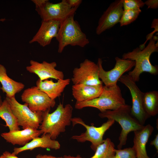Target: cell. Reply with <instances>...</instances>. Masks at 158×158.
I'll return each instance as SVG.
<instances>
[{
	"label": "cell",
	"mask_w": 158,
	"mask_h": 158,
	"mask_svg": "<svg viewBox=\"0 0 158 158\" xmlns=\"http://www.w3.org/2000/svg\"><path fill=\"white\" fill-rule=\"evenodd\" d=\"M115 152L112 158H136L135 151L133 147L123 149H115Z\"/></svg>",
	"instance_id": "484cf974"
},
{
	"label": "cell",
	"mask_w": 158,
	"mask_h": 158,
	"mask_svg": "<svg viewBox=\"0 0 158 158\" xmlns=\"http://www.w3.org/2000/svg\"><path fill=\"white\" fill-rule=\"evenodd\" d=\"M141 12L140 8L124 10L119 22L120 26L127 25L134 22L138 18Z\"/></svg>",
	"instance_id": "d4e9b609"
},
{
	"label": "cell",
	"mask_w": 158,
	"mask_h": 158,
	"mask_svg": "<svg viewBox=\"0 0 158 158\" xmlns=\"http://www.w3.org/2000/svg\"><path fill=\"white\" fill-rule=\"evenodd\" d=\"M36 158H64L63 157H56L51 155L39 154L36 156Z\"/></svg>",
	"instance_id": "836d02e7"
},
{
	"label": "cell",
	"mask_w": 158,
	"mask_h": 158,
	"mask_svg": "<svg viewBox=\"0 0 158 158\" xmlns=\"http://www.w3.org/2000/svg\"><path fill=\"white\" fill-rule=\"evenodd\" d=\"M71 121L73 126L77 124H80L86 129L85 132L79 135H74L71 138L80 142H84L87 141L90 142L91 143L90 147L94 151L97 147L103 142V137L105 132L115 122L113 120L108 119L101 126L96 127L86 124L80 117L72 118Z\"/></svg>",
	"instance_id": "8992f818"
},
{
	"label": "cell",
	"mask_w": 158,
	"mask_h": 158,
	"mask_svg": "<svg viewBox=\"0 0 158 158\" xmlns=\"http://www.w3.org/2000/svg\"><path fill=\"white\" fill-rule=\"evenodd\" d=\"M73 107L70 104L64 106L60 102L56 110L50 113V110L43 112L42 120L39 127L42 134H49L56 140L59 135L66 131L71 122Z\"/></svg>",
	"instance_id": "6da1fadb"
},
{
	"label": "cell",
	"mask_w": 158,
	"mask_h": 158,
	"mask_svg": "<svg viewBox=\"0 0 158 158\" xmlns=\"http://www.w3.org/2000/svg\"><path fill=\"white\" fill-rule=\"evenodd\" d=\"M131 106L126 104L124 106L114 110H107L98 114L101 118H106L118 122L121 127L119 137L118 149H121L126 143L128 134L131 132L142 129L144 126L141 125L131 115Z\"/></svg>",
	"instance_id": "5b68a950"
},
{
	"label": "cell",
	"mask_w": 158,
	"mask_h": 158,
	"mask_svg": "<svg viewBox=\"0 0 158 158\" xmlns=\"http://www.w3.org/2000/svg\"><path fill=\"white\" fill-rule=\"evenodd\" d=\"M124 10H128L140 8L145 5L141 0H123Z\"/></svg>",
	"instance_id": "4316f807"
},
{
	"label": "cell",
	"mask_w": 158,
	"mask_h": 158,
	"mask_svg": "<svg viewBox=\"0 0 158 158\" xmlns=\"http://www.w3.org/2000/svg\"><path fill=\"white\" fill-rule=\"evenodd\" d=\"M0 88L5 93L6 97L10 98L15 97L16 94L24 88L25 85L22 83L15 81L7 75L6 69L3 65L0 64Z\"/></svg>",
	"instance_id": "44dd1931"
},
{
	"label": "cell",
	"mask_w": 158,
	"mask_h": 158,
	"mask_svg": "<svg viewBox=\"0 0 158 158\" xmlns=\"http://www.w3.org/2000/svg\"><path fill=\"white\" fill-rule=\"evenodd\" d=\"M0 158H19L16 155L13 154L8 151H5L0 156Z\"/></svg>",
	"instance_id": "4dcf8cb0"
},
{
	"label": "cell",
	"mask_w": 158,
	"mask_h": 158,
	"mask_svg": "<svg viewBox=\"0 0 158 158\" xmlns=\"http://www.w3.org/2000/svg\"><path fill=\"white\" fill-rule=\"evenodd\" d=\"M71 16L61 22L56 38L58 42V52L61 53L67 46L84 47L89 43L86 34L82 30L78 22Z\"/></svg>",
	"instance_id": "277c9868"
},
{
	"label": "cell",
	"mask_w": 158,
	"mask_h": 158,
	"mask_svg": "<svg viewBox=\"0 0 158 158\" xmlns=\"http://www.w3.org/2000/svg\"><path fill=\"white\" fill-rule=\"evenodd\" d=\"M21 97L22 101L34 112H44L50 110L56 104L55 100L51 99L36 86L25 90Z\"/></svg>",
	"instance_id": "8fae6325"
},
{
	"label": "cell",
	"mask_w": 158,
	"mask_h": 158,
	"mask_svg": "<svg viewBox=\"0 0 158 158\" xmlns=\"http://www.w3.org/2000/svg\"><path fill=\"white\" fill-rule=\"evenodd\" d=\"M121 89L117 85L112 86H103L102 93L98 97L82 102H77L75 109H80L86 107L96 108L100 112L107 110H114L126 105Z\"/></svg>",
	"instance_id": "3957f363"
},
{
	"label": "cell",
	"mask_w": 158,
	"mask_h": 158,
	"mask_svg": "<svg viewBox=\"0 0 158 158\" xmlns=\"http://www.w3.org/2000/svg\"><path fill=\"white\" fill-rule=\"evenodd\" d=\"M143 106L150 117L156 115L158 113V92L154 90L145 93Z\"/></svg>",
	"instance_id": "603a6c76"
},
{
	"label": "cell",
	"mask_w": 158,
	"mask_h": 158,
	"mask_svg": "<svg viewBox=\"0 0 158 158\" xmlns=\"http://www.w3.org/2000/svg\"><path fill=\"white\" fill-rule=\"evenodd\" d=\"M66 0L68 5L72 8H78L82 1L81 0Z\"/></svg>",
	"instance_id": "f546056e"
},
{
	"label": "cell",
	"mask_w": 158,
	"mask_h": 158,
	"mask_svg": "<svg viewBox=\"0 0 158 158\" xmlns=\"http://www.w3.org/2000/svg\"><path fill=\"white\" fill-rule=\"evenodd\" d=\"M30 65L26 67V70L29 72L37 75L39 79L43 81L51 78L57 80L64 79L63 72L56 70L55 62L49 63L44 61L42 63L31 60Z\"/></svg>",
	"instance_id": "5bb4252c"
},
{
	"label": "cell",
	"mask_w": 158,
	"mask_h": 158,
	"mask_svg": "<svg viewBox=\"0 0 158 158\" xmlns=\"http://www.w3.org/2000/svg\"><path fill=\"white\" fill-rule=\"evenodd\" d=\"M99 75V69L97 64L86 59L80 63L79 68L74 69L71 79L74 84L102 85L103 83L100 80Z\"/></svg>",
	"instance_id": "7c38bea8"
},
{
	"label": "cell",
	"mask_w": 158,
	"mask_h": 158,
	"mask_svg": "<svg viewBox=\"0 0 158 158\" xmlns=\"http://www.w3.org/2000/svg\"><path fill=\"white\" fill-rule=\"evenodd\" d=\"M48 1V0H32L31 1L35 4V8H37L41 7Z\"/></svg>",
	"instance_id": "1f68e13d"
},
{
	"label": "cell",
	"mask_w": 158,
	"mask_h": 158,
	"mask_svg": "<svg viewBox=\"0 0 158 158\" xmlns=\"http://www.w3.org/2000/svg\"><path fill=\"white\" fill-rule=\"evenodd\" d=\"M60 23L56 20L42 21L40 28L29 43L36 42L43 47L49 44L52 39L56 38Z\"/></svg>",
	"instance_id": "9a60e30c"
},
{
	"label": "cell",
	"mask_w": 158,
	"mask_h": 158,
	"mask_svg": "<svg viewBox=\"0 0 158 158\" xmlns=\"http://www.w3.org/2000/svg\"><path fill=\"white\" fill-rule=\"evenodd\" d=\"M116 63L114 68L106 71L103 68L102 61L99 58L97 64L99 69V77L103 83L106 86H112L117 85L119 78L125 72L129 71L135 66V61L129 59H124L118 57L115 58Z\"/></svg>",
	"instance_id": "30bf717a"
},
{
	"label": "cell",
	"mask_w": 158,
	"mask_h": 158,
	"mask_svg": "<svg viewBox=\"0 0 158 158\" xmlns=\"http://www.w3.org/2000/svg\"><path fill=\"white\" fill-rule=\"evenodd\" d=\"M123 11V0H116L111 3L99 19L96 34L99 35L119 23Z\"/></svg>",
	"instance_id": "4fadbf2b"
},
{
	"label": "cell",
	"mask_w": 158,
	"mask_h": 158,
	"mask_svg": "<svg viewBox=\"0 0 158 158\" xmlns=\"http://www.w3.org/2000/svg\"><path fill=\"white\" fill-rule=\"evenodd\" d=\"M64 158H85L82 157L80 155L78 154L76 156H73L70 155H65L63 156Z\"/></svg>",
	"instance_id": "e575fe53"
},
{
	"label": "cell",
	"mask_w": 158,
	"mask_h": 158,
	"mask_svg": "<svg viewBox=\"0 0 158 158\" xmlns=\"http://www.w3.org/2000/svg\"><path fill=\"white\" fill-rule=\"evenodd\" d=\"M157 40V37L153 36L143 49L138 47L131 51L124 53L122 55V59H129L135 61L134 68L132 71L129 72L128 74L135 82L139 81L140 75L143 72H148L154 75L158 74L157 66L153 65L150 61L151 54L158 52V42L155 43L156 41Z\"/></svg>",
	"instance_id": "7a4b0ae2"
},
{
	"label": "cell",
	"mask_w": 158,
	"mask_h": 158,
	"mask_svg": "<svg viewBox=\"0 0 158 158\" xmlns=\"http://www.w3.org/2000/svg\"><path fill=\"white\" fill-rule=\"evenodd\" d=\"M0 118L4 120L9 131L20 130L16 118L13 114L7 100L5 99L0 107Z\"/></svg>",
	"instance_id": "7402d4cb"
},
{
	"label": "cell",
	"mask_w": 158,
	"mask_h": 158,
	"mask_svg": "<svg viewBox=\"0 0 158 158\" xmlns=\"http://www.w3.org/2000/svg\"><path fill=\"white\" fill-rule=\"evenodd\" d=\"M115 149L114 143L107 138L97 147L94 154L90 158H112L115 154Z\"/></svg>",
	"instance_id": "cb8c5ba5"
},
{
	"label": "cell",
	"mask_w": 158,
	"mask_h": 158,
	"mask_svg": "<svg viewBox=\"0 0 158 158\" xmlns=\"http://www.w3.org/2000/svg\"><path fill=\"white\" fill-rule=\"evenodd\" d=\"M41 134L40 130L28 128L22 130L3 133L1 136L6 142L13 145H18L23 146Z\"/></svg>",
	"instance_id": "2e32d148"
},
{
	"label": "cell",
	"mask_w": 158,
	"mask_h": 158,
	"mask_svg": "<svg viewBox=\"0 0 158 158\" xmlns=\"http://www.w3.org/2000/svg\"><path fill=\"white\" fill-rule=\"evenodd\" d=\"M5 20V19L4 18L1 19H0V21H4Z\"/></svg>",
	"instance_id": "8d00e7d4"
},
{
	"label": "cell",
	"mask_w": 158,
	"mask_h": 158,
	"mask_svg": "<svg viewBox=\"0 0 158 158\" xmlns=\"http://www.w3.org/2000/svg\"><path fill=\"white\" fill-rule=\"evenodd\" d=\"M150 145L154 146L155 147L157 152H158V134L156 135L155 138L151 141Z\"/></svg>",
	"instance_id": "d6a6232c"
},
{
	"label": "cell",
	"mask_w": 158,
	"mask_h": 158,
	"mask_svg": "<svg viewBox=\"0 0 158 158\" xmlns=\"http://www.w3.org/2000/svg\"><path fill=\"white\" fill-rule=\"evenodd\" d=\"M60 147L61 145L58 141L52 139L49 134H46L42 135L40 137L35 138L22 147H15L12 153L17 155L24 151L32 150L38 147L57 150Z\"/></svg>",
	"instance_id": "d6986e66"
},
{
	"label": "cell",
	"mask_w": 158,
	"mask_h": 158,
	"mask_svg": "<svg viewBox=\"0 0 158 158\" xmlns=\"http://www.w3.org/2000/svg\"><path fill=\"white\" fill-rule=\"evenodd\" d=\"M153 127L148 124L141 129L134 132V147L136 158H151L147 155L146 145L154 130Z\"/></svg>",
	"instance_id": "e0dca14e"
},
{
	"label": "cell",
	"mask_w": 158,
	"mask_h": 158,
	"mask_svg": "<svg viewBox=\"0 0 158 158\" xmlns=\"http://www.w3.org/2000/svg\"><path fill=\"white\" fill-rule=\"evenodd\" d=\"M158 19H154L152 23L151 28H153L154 30L153 32L147 35L146 37V40L145 42L143 44H141L139 46V48L141 49L142 50L145 48V45L147 41L149 40H150L153 37V35L155 32H158Z\"/></svg>",
	"instance_id": "83f0119b"
},
{
	"label": "cell",
	"mask_w": 158,
	"mask_h": 158,
	"mask_svg": "<svg viewBox=\"0 0 158 158\" xmlns=\"http://www.w3.org/2000/svg\"><path fill=\"white\" fill-rule=\"evenodd\" d=\"M147 6V9H156L158 7V0H148L144 2Z\"/></svg>",
	"instance_id": "f1b7e54d"
},
{
	"label": "cell",
	"mask_w": 158,
	"mask_h": 158,
	"mask_svg": "<svg viewBox=\"0 0 158 158\" xmlns=\"http://www.w3.org/2000/svg\"><path fill=\"white\" fill-rule=\"evenodd\" d=\"M70 81L71 79L69 78L59 80L56 82L51 80L41 81L38 79L36 81V85L51 99L55 100L61 95L62 93L66 87L70 84Z\"/></svg>",
	"instance_id": "ffe728a7"
},
{
	"label": "cell",
	"mask_w": 158,
	"mask_h": 158,
	"mask_svg": "<svg viewBox=\"0 0 158 158\" xmlns=\"http://www.w3.org/2000/svg\"><path fill=\"white\" fill-rule=\"evenodd\" d=\"M3 101L2 100V99H1V97L0 95V107L2 105V103H3Z\"/></svg>",
	"instance_id": "d590c367"
},
{
	"label": "cell",
	"mask_w": 158,
	"mask_h": 158,
	"mask_svg": "<svg viewBox=\"0 0 158 158\" xmlns=\"http://www.w3.org/2000/svg\"><path fill=\"white\" fill-rule=\"evenodd\" d=\"M13 113L16 118L19 126L23 129L28 128L38 129L42 120L43 112L32 111L26 103H19L15 97H6Z\"/></svg>",
	"instance_id": "52a82bcc"
},
{
	"label": "cell",
	"mask_w": 158,
	"mask_h": 158,
	"mask_svg": "<svg viewBox=\"0 0 158 158\" xmlns=\"http://www.w3.org/2000/svg\"><path fill=\"white\" fill-rule=\"evenodd\" d=\"M78 8H72L66 0L56 3L48 0L41 7L35 8L42 21L56 20L61 22L68 17L74 15Z\"/></svg>",
	"instance_id": "9c48e42d"
},
{
	"label": "cell",
	"mask_w": 158,
	"mask_h": 158,
	"mask_svg": "<svg viewBox=\"0 0 158 158\" xmlns=\"http://www.w3.org/2000/svg\"><path fill=\"white\" fill-rule=\"evenodd\" d=\"M129 89L132 99V106L130 113L141 125H144L146 120L150 117L145 111L143 106V100L145 93L138 87L132 78L128 74L123 75L118 80Z\"/></svg>",
	"instance_id": "ba28073f"
},
{
	"label": "cell",
	"mask_w": 158,
	"mask_h": 158,
	"mask_svg": "<svg viewBox=\"0 0 158 158\" xmlns=\"http://www.w3.org/2000/svg\"><path fill=\"white\" fill-rule=\"evenodd\" d=\"M103 85H91L83 84H74L72 94L77 102L90 100L99 97L103 89Z\"/></svg>",
	"instance_id": "ac0fdd59"
}]
</instances>
